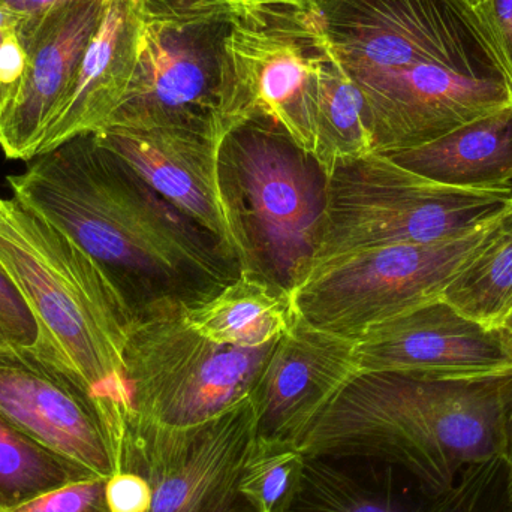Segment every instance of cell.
Here are the masks:
<instances>
[{"mask_svg": "<svg viewBox=\"0 0 512 512\" xmlns=\"http://www.w3.org/2000/svg\"><path fill=\"white\" fill-rule=\"evenodd\" d=\"M499 405L502 426L501 462L504 465L508 493L512 501V372L501 379Z\"/></svg>", "mask_w": 512, "mask_h": 512, "instance_id": "cell-30", "label": "cell"}, {"mask_svg": "<svg viewBox=\"0 0 512 512\" xmlns=\"http://www.w3.org/2000/svg\"><path fill=\"white\" fill-rule=\"evenodd\" d=\"M360 373L357 339L313 327L295 315L256 382V439L300 447L310 427Z\"/></svg>", "mask_w": 512, "mask_h": 512, "instance_id": "cell-16", "label": "cell"}, {"mask_svg": "<svg viewBox=\"0 0 512 512\" xmlns=\"http://www.w3.org/2000/svg\"><path fill=\"white\" fill-rule=\"evenodd\" d=\"M385 156L450 188L512 197V105L438 140Z\"/></svg>", "mask_w": 512, "mask_h": 512, "instance_id": "cell-19", "label": "cell"}, {"mask_svg": "<svg viewBox=\"0 0 512 512\" xmlns=\"http://www.w3.org/2000/svg\"><path fill=\"white\" fill-rule=\"evenodd\" d=\"M215 512H258L251 502L246 501L242 495L237 492L236 496L230 499L227 504L222 505L218 511Z\"/></svg>", "mask_w": 512, "mask_h": 512, "instance_id": "cell-32", "label": "cell"}, {"mask_svg": "<svg viewBox=\"0 0 512 512\" xmlns=\"http://www.w3.org/2000/svg\"><path fill=\"white\" fill-rule=\"evenodd\" d=\"M93 135L99 146L125 162L153 191L209 231L240 270H248L245 239L222 185L225 135L116 126Z\"/></svg>", "mask_w": 512, "mask_h": 512, "instance_id": "cell-15", "label": "cell"}, {"mask_svg": "<svg viewBox=\"0 0 512 512\" xmlns=\"http://www.w3.org/2000/svg\"><path fill=\"white\" fill-rule=\"evenodd\" d=\"M225 51V134L267 120L312 155L319 74L330 48L310 3L240 6Z\"/></svg>", "mask_w": 512, "mask_h": 512, "instance_id": "cell-9", "label": "cell"}, {"mask_svg": "<svg viewBox=\"0 0 512 512\" xmlns=\"http://www.w3.org/2000/svg\"><path fill=\"white\" fill-rule=\"evenodd\" d=\"M249 5H294L306 6L310 0H246Z\"/></svg>", "mask_w": 512, "mask_h": 512, "instance_id": "cell-34", "label": "cell"}, {"mask_svg": "<svg viewBox=\"0 0 512 512\" xmlns=\"http://www.w3.org/2000/svg\"><path fill=\"white\" fill-rule=\"evenodd\" d=\"M14 197L101 265L135 313L156 300L200 303L239 276L209 231L153 191L93 134L30 159Z\"/></svg>", "mask_w": 512, "mask_h": 512, "instance_id": "cell-2", "label": "cell"}, {"mask_svg": "<svg viewBox=\"0 0 512 512\" xmlns=\"http://www.w3.org/2000/svg\"><path fill=\"white\" fill-rule=\"evenodd\" d=\"M185 303L138 310L123 351L132 415L171 429L213 420L251 397L276 342L245 349L201 336Z\"/></svg>", "mask_w": 512, "mask_h": 512, "instance_id": "cell-7", "label": "cell"}, {"mask_svg": "<svg viewBox=\"0 0 512 512\" xmlns=\"http://www.w3.org/2000/svg\"><path fill=\"white\" fill-rule=\"evenodd\" d=\"M256 438L251 397L198 426L171 429L131 415L122 471L149 481L150 512H215L237 495Z\"/></svg>", "mask_w": 512, "mask_h": 512, "instance_id": "cell-11", "label": "cell"}, {"mask_svg": "<svg viewBox=\"0 0 512 512\" xmlns=\"http://www.w3.org/2000/svg\"><path fill=\"white\" fill-rule=\"evenodd\" d=\"M176 2L192 3V5H230L234 8L246 5V0H176Z\"/></svg>", "mask_w": 512, "mask_h": 512, "instance_id": "cell-33", "label": "cell"}, {"mask_svg": "<svg viewBox=\"0 0 512 512\" xmlns=\"http://www.w3.org/2000/svg\"><path fill=\"white\" fill-rule=\"evenodd\" d=\"M5 221V200L0 198V225Z\"/></svg>", "mask_w": 512, "mask_h": 512, "instance_id": "cell-36", "label": "cell"}, {"mask_svg": "<svg viewBox=\"0 0 512 512\" xmlns=\"http://www.w3.org/2000/svg\"><path fill=\"white\" fill-rule=\"evenodd\" d=\"M0 417L98 477L122 471V438L86 385L59 361L0 345Z\"/></svg>", "mask_w": 512, "mask_h": 512, "instance_id": "cell-12", "label": "cell"}, {"mask_svg": "<svg viewBox=\"0 0 512 512\" xmlns=\"http://www.w3.org/2000/svg\"><path fill=\"white\" fill-rule=\"evenodd\" d=\"M6 512H111L107 502V478L66 484Z\"/></svg>", "mask_w": 512, "mask_h": 512, "instance_id": "cell-26", "label": "cell"}, {"mask_svg": "<svg viewBox=\"0 0 512 512\" xmlns=\"http://www.w3.org/2000/svg\"><path fill=\"white\" fill-rule=\"evenodd\" d=\"M460 2H463L466 6H469V8L474 9L475 6L480 5L483 0H460Z\"/></svg>", "mask_w": 512, "mask_h": 512, "instance_id": "cell-37", "label": "cell"}, {"mask_svg": "<svg viewBox=\"0 0 512 512\" xmlns=\"http://www.w3.org/2000/svg\"><path fill=\"white\" fill-rule=\"evenodd\" d=\"M283 512H512V501L501 460L436 493L381 463L304 456Z\"/></svg>", "mask_w": 512, "mask_h": 512, "instance_id": "cell-14", "label": "cell"}, {"mask_svg": "<svg viewBox=\"0 0 512 512\" xmlns=\"http://www.w3.org/2000/svg\"><path fill=\"white\" fill-rule=\"evenodd\" d=\"M501 379L358 373L319 415L300 450L381 463L432 492H448L501 460Z\"/></svg>", "mask_w": 512, "mask_h": 512, "instance_id": "cell-3", "label": "cell"}, {"mask_svg": "<svg viewBox=\"0 0 512 512\" xmlns=\"http://www.w3.org/2000/svg\"><path fill=\"white\" fill-rule=\"evenodd\" d=\"M442 298L466 316L499 328L512 307V203L490 224Z\"/></svg>", "mask_w": 512, "mask_h": 512, "instance_id": "cell-22", "label": "cell"}, {"mask_svg": "<svg viewBox=\"0 0 512 512\" xmlns=\"http://www.w3.org/2000/svg\"><path fill=\"white\" fill-rule=\"evenodd\" d=\"M0 345L14 346L60 361L44 342L41 327L26 297L14 280L0 267ZM66 366V364H65Z\"/></svg>", "mask_w": 512, "mask_h": 512, "instance_id": "cell-25", "label": "cell"}, {"mask_svg": "<svg viewBox=\"0 0 512 512\" xmlns=\"http://www.w3.org/2000/svg\"><path fill=\"white\" fill-rule=\"evenodd\" d=\"M186 319L219 345L256 349L279 340L291 328L297 310L292 292L252 271L200 303L185 306Z\"/></svg>", "mask_w": 512, "mask_h": 512, "instance_id": "cell-20", "label": "cell"}, {"mask_svg": "<svg viewBox=\"0 0 512 512\" xmlns=\"http://www.w3.org/2000/svg\"><path fill=\"white\" fill-rule=\"evenodd\" d=\"M511 203V195L433 182L382 153L343 162L327 177L321 237L304 279L339 256L463 236L490 224Z\"/></svg>", "mask_w": 512, "mask_h": 512, "instance_id": "cell-6", "label": "cell"}, {"mask_svg": "<svg viewBox=\"0 0 512 512\" xmlns=\"http://www.w3.org/2000/svg\"><path fill=\"white\" fill-rule=\"evenodd\" d=\"M358 369L448 381L498 379L512 372V345L489 327L436 298L381 324L357 339Z\"/></svg>", "mask_w": 512, "mask_h": 512, "instance_id": "cell-13", "label": "cell"}, {"mask_svg": "<svg viewBox=\"0 0 512 512\" xmlns=\"http://www.w3.org/2000/svg\"><path fill=\"white\" fill-rule=\"evenodd\" d=\"M221 176L248 249L245 271L292 292L318 248L327 176L267 120H249L225 134Z\"/></svg>", "mask_w": 512, "mask_h": 512, "instance_id": "cell-5", "label": "cell"}, {"mask_svg": "<svg viewBox=\"0 0 512 512\" xmlns=\"http://www.w3.org/2000/svg\"><path fill=\"white\" fill-rule=\"evenodd\" d=\"M490 224L441 242L382 246L331 259L292 289L295 310L313 327L358 339L373 325L441 298Z\"/></svg>", "mask_w": 512, "mask_h": 512, "instance_id": "cell-10", "label": "cell"}, {"mask_svg": "<svg viewBox=\"0 0 512 512\" xmlns=\"http://www.w3.org/2000/svg\"><path fill=\"white\" fill-rule=\"evenodd\" d=\"M334 59L369 107L375 153L414 149L512 105L460 0H310Z\"/></svg>", "mask_w": 512, "mask_h": 512, "instance_id": "cell-1", "label": "cell"}, {"mask_svg": "<svg viewBox=\"0 0 512 512\" xmlns=\"http://www.w3.org/2000/svg\"><path fill=\"white\" fill-rule=\"evenodd\" d=\"M77 0H0V6L15 18L17 24L38 23L57 9Z\"/></svg>", "mask_w": 512, "mask_h": 512, "instance_id": "cell-31", "label": "cell"}, {"mask_svg": "<svg viewBox=\"0 0 512 512\" xmlns=\"http://www.w3.org/2000/svg\"><path fill=\"white\" fill-rule=\"evenodd\" d=\"M101 478L0 417V512L77 481Z\"/></svg>", "mask_w": 512, "mask_h": 512, "instance_id": "cell-23", "label": "cell"}, {"mask_svg": "<svg viewBox=\"0 0 512 512\" xmlns=\"http://www.w3.org/2000/svg\"><path fill=\"white\" fill-rule=\"evenodd\" d=\"M140 5V56L107 128L225 135V42L239 8L176 0H140Z\"/></svg>", "mask_w": 512, "mask_h": 512, "instance_id": "cell-8", "label": "cell"}, {"mask_svg": "<svg viewBox=\"0 0 512 512\" xmlns=\"http://www.w3.org/2000/svg\"><path fill=\"white\" fill-rule=\"evenodd\" d=\"M153 493L149 481L132 471H120L107 480L111 512H150Z\"/></svg>", "mask_w": 512, "mask_h": 512, "instance_id": "cell-29", "label": "cell"}, {"mask_svg": "<svg viewBox=\"0 0 512 512\" xmlns=\"http://www.w3.org/2000/svg\"><path fill=\"white\" fill-rule=\"evenodd\" d=\"M141 29L140 0H107L104 18L84 53L71 93L48 126L38 155L77 135L107 128L134 77Z\"/></svg>", "mask_w": 512, "mask_h": 512, "instance_id": "cell-18", "label": "cell"}, {"mask_svg": "<svg viewBox=\"0 0 512 512\" xmlns=\"http://www.w3.org/2000/svg\"><path fill=\"white\" fill-rule=\"evenodd\" d=\"M303 463L304 454L297 445L255 438L237 492L258 512H283L297 486Z\"/></svg>", "mask_w": 512, "mask_h": 512, "instance_id": "cell-24", "label": "cell"}, {"mask_svg": "<svg viewBox=\"0 0 512 512\" xmlns=\"http://www.w3.org/2000/svg\"><path fill=\"white\" fill-rule=\"evenodd\" d=\"M107 0H77L38 23L18 24L27 71L0 116V147L9 159L38 155L48 126L65 104Z\"/></svg>", "mask_w": 512, "mask_h": 512, "instance_id": "cell-17", "label": "cell"}, {"mask_svg": "<svg viewBox=\"0 0 512 512\" xmlns=\"http://www.w3.org/2000/svg\"><path fill=\"white\" fill-rule=\"evenodd\" d=\"M472 11L512 89V0H483Z\"/></svg>", "mask_w": 512, "mask_h": 512, "instance_id": "cell-28", "label": "cell"}, {"mask_svg": "<svg viewBox=\"0 0 512 512\" xmlns=\"http://www.w3.org/2000/svg\"><path fill=\"white\" fill-rule=\"evenodd\" d=\"M499 328L504 331L505 336H507V339L510 340L512 345V307L510 312L507 313V316H505L504 321L499 325Z\"/></svg>", "mask_w": 512, "mask_h": 512, "instance_id": "cell-35", "label": "cell"}, {"mask_svg": "<svg viewBox=\"0 0 512 512\" xmlns=\"http://www.w3.org/2000/svg\"><path fill=\"white\" fill-rule=\"evenodd\" d=\"M370 153L375 149L366 99L330 51L319 74L313 159L328 177L343 162Z\"/></svg>", "mask_w": 512, "mask_h": 512, "instance_id": "cell-21", "label": "cell"}, {"mask_svg": "<svg viewBox=\"0 0 512 512\" xmlns=\"http://www.w3.org/2000/svg\"><path fill=\"white\" fill-rule=\"evenodd\" d=\"M0 267L35 313L45 345L81 379L123 441L132 415L123 351L135 321L101 265L17 197L5 200Z\"/></svg>", "mask_w": 512, "mask_h": 512, "instance_id": "cell-4", "label": "cell"}, {"mask_svg": "<svg viewBox=\"0 0 512 512\" xmlns=\"http://www.w3.org/2000/svg\"><path fill=\"white\" fill-rule=\"evenodd\" d=\"M27 71V54L12 15L0 6V116L17 95Z\"/></svg>", "mask_w": 512, "mask_h": 512, "instance_id": "cell-27", "label": "cell"}]
</instances>
